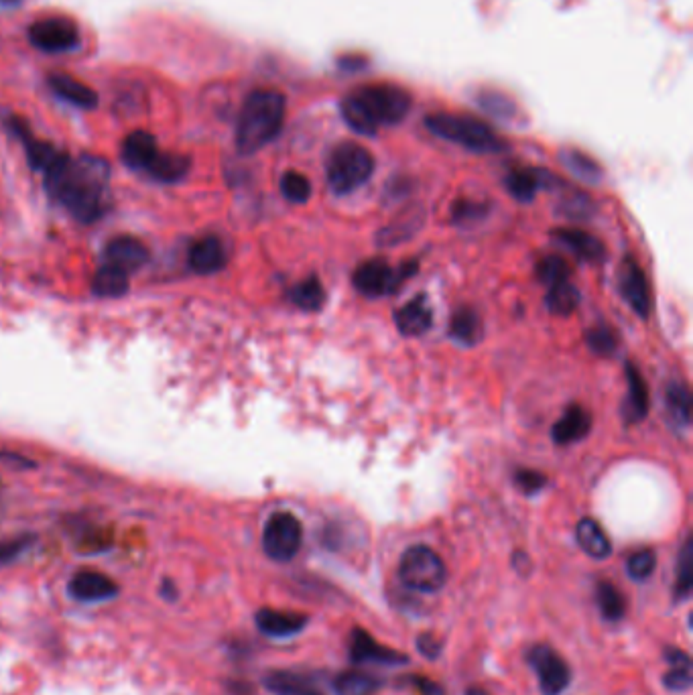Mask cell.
<instances>
[{
	"mask_svg": "<svg viewBox=\"0 0 693 695\" xmlns=\"http://www.w3.org/2000/svg\"><path fill=\"white\" fill-rule=\"evenodd\" d=\"M374 173V157L358 143L338 145L326 167L328 185L334 194L348 196L360 189Z\"/></svg>",
	"mask_w": 693,
	"mask_h": 695,
	"instance_id": "cell-5",
	"label": "cell"
},
{
	"mask_svg": "<svg viewBox=\"0 0 693 695\" xmlns=\"http://www.w3.org/2000/svg\"><path fill=\"white\" fill-rule=\"evenodd\" d=\"M580 301H582V295L570 281H559V283L551 285L547 295H545L547 309L553 315H559V318H567V315H572L578 309Z\"/></svg>",
	"mask_w": 693,
	"mask_h": 695,
	"instance_id": "cell-31",
	"label": "cell"
},
{
	"mask_svg": "<svg viewBox=\"0 0 693 695\" xmlns=\"http://www.w3.org/2000/svg\"><path fill=\"white\" fill-rule=\"evenodd\" d=\"M466 695H490V693L484 691L482 687H470V689L466 691Z\"/></svg>",
	"mask_w": 693,
	"mask_h": 695,
	"instance_id": "cell-48",
	"label": "cell"
},
{
	"mask_svg": "<svg viewBox=\"0 0 693 695\" xmlns=\"http://www.w3.org/2000/svg\"><path fill=\"white\" fill-rule=\"evenodd\" d=\"M423 214L419 210H407L403 216L393 220L385 230L378 232V244L393 246L399 242L409 240L421 226Z\"/></svg>",
	"mask_w": 693,
	"mask_h": 695,
	"instance_id": "cell-33",
	"label": "cell"
},
{
	"mask_svg": "<svg viewBox=\"0 0 693 695\" xmlns=\"http://www.w3.org/2000/svg\"><path fill=\"white\" fill-rule=\"evenodd\" d=\"M157 153H159L157 141L147 131L131 133L129 137L124 139V143L120 147V157H122L124 165L131 167V169H139V171H147V167L153 163Z\"/></svg>",
	"mask_w": 693,
	"mask_h": 695,
	"instance_id": "cell-22",
	"label": "cell"
},
{
	"mask_svg": "<svg viewBox=\"0 0 693 695\" xmlns=\"http://www.w3.org/2000/svg\"><path fill=\"white\" fill-rule=\"evenodd\" d=\"M289 301L307 313H315L326 305V289L318 277H307L289 289Z\"/></svg>",
	"mask_w": 693,
	"mask_h": 695,
	"instance_id": "cell-30",
	"label": "cell"
},
{
	"mask_svg": "<svg viewBox=\"0 0 693 695\" xmlns=\"http://www.w3.org/2000/svg\"><path fill=\"white\" fill-rule=\"evenodd\" d=\"M515 482L525 494H537L547 486V476L535 470H517L515 472Z\"/></svg>",
	"mask_w": 693,
	"mask_h": 695,
	"instance_id": "cell-45",
	"label": "cell"
},
{
	"mask_svg": "<svg viewBox=\"0 0 693 695\" xmlns=\"http://www.w3.org/2000/svg\"><path fill=\"white\" fill-rule=\"evenodd\" d=\"M281 194L291 204H305L311 198V183L299 171H287L281 177Z\"/></svg>",
	"mask_w": 693,
	"mask_h": 695,
	"instance_id": "cell-39",
	"label": "cell"
},
{
	"mask_svg": "<svg viewBox=\"0 0 693 695\" xmlns=\"http://www.w3.org/2000/svg\"><path fill=\"white\" fill-rule=\"evenodd\" d=\"M70 596L78 602H104L118 594V586L104 574L82 570L70 580Z\"/></svg>",
	"mask_w": 693,
	"mask_h": 695,
	"instance_id": "cell-19",
	"label": "cell"
},
{
	"mask_svg": "<svg viewBox=\"0 0 693 695\" xmlns=\"http://www.w3.org/2000/svg\"><path fill=\"white\" fill-rule=\"evenodd\" d=\"M263 685L273 695H324L309 679L293 671H269Z\"/></svg>",
	"mask_w": 693,
	"mask_h": 695,
	"instance_id": "cell-25",
	"label": "cell"
},
{
	"mask_svg": "<svg viewBox=\"0 0 693 695\" xmlns=\"http://www.w3.org/2000/svg\"><path fill=\"white\" fill-rule=\"evenodd\" d=\"M189 269L198 275H212L226 267L228 252L220 238L216 236H204L198 242L192 244L187 255Z\"/></svg>",
	"mask_w": 693,
	"mask_h": 695,
	"instance_id": "cell-15",
	"label": "cell"
},
{
	"mask_svg": "<svg viewBox=\"0 0 693 695\" xmlns=\"http://www.w3.org/2000/svg\"><path fill=\"white\" fill-rule=\"evenodd\" d=\"M433 324V309L425 295L413 297L409 303L395 311V326L401 336L417 338L423 336Z\"/></svg>",
	"mask_w": 693,
	"mask_h": 695,
	"instance_id": "cell-18",
	"label": "cell"
},
{
	"mask_svg": "<svg viewBox=\"0 0 693 695\" xmlns=\"http://www.w3.org/2000/svg\"><path fill=\"white\" fill-rule=\"evenodd\" d=\"M192 167V161L185 155L179 153H157V157L153 159V163L147 167V173L161 181V183H177L179 179H183Z\"/></svg>",
	"mask_w": 693,
	"mask_h": 695,
	"instance_id": "cell-29",
	"label": "cell"
},
{
	"mask_svg": "<svg viewBox=\"0 0 693 695\" xmlns=\"http://www.w3.org/2000/svg\"><path fill=\"white\" fill-rule=\"evenodd\" d=\"M693 588V543L691 537L685 539L681 551H679V559H677V578H675V600L683 602L689 598Z\"/></svg>",
	"mask_w": 693,
	"mask_h": 695,
	"instance_id": "cell-36",
	"label": "cell"
},
{
	"mask_svg": "<svg viewBox=\"0 0 693 695\" xmlns=\"http://www.w3.org/2000/svg\"><path fill=\"white\" fill-rule=\"evenodd\" d=\"M561 163L570 169L578 179H582L586 183H600L602 181L600 165L580 151H563Z\"/></svg>",
	"mask_w": 693,
	"mask_h": 695,
	"instance_id": "cell-38",
	"label": "cell"
},
{
	"mask_svg": "<svg viewBox=\"0 0 693 695\" xmlns=\"http://www.w3.org/2000/svg\"><path fill=\"white\" fill-rule=\"evenodd\" d=\"M348 657L354 665H362V663H378V665H403L409 661L407 655L385 647L381 643H376L366 630L362 628H354L350 633V645H348Z\"/></svg>",
	"mask_w": 693,
	"mask_h": 695,
	"instance_id": "cell-12",
	"label": "cell"
},
{
	"mask_svg": "<svg viewBox=\"0 0 693 695\" xmlns=\"http://www.w3.org/2000/svg\"><path fill=\"white\" fill-rule=\"evenodd\" d=\"M405 681L417 689L419 695H446V689L441 687L437 681H431L427 677L421 675H409L405 677Z\"/></svg>",
	"mask_w": 693,
	"mask_h": 695,
	"instance_id": "cell-46",
	"label": "cell"
},
{
	"mask_svg": "<svg viewBox=\"0 0 693 695\" xmlns=\"http://www.w3.org/2000/svg\"><path fill=\"white\" fill-rule=\"evenodd\" d=\"M626 383H628V395L622 405V417L628 425L639 423L649 415V389L643 381L639 368L633 362H626Z\"/></svg>",
	"mask_w": 693,
	"mask_h": 695,
	"instance_id": "cell-20",
	"label": "cell"
},
{
	"mask_svg": "<svg viewBox=\"0 0 693 695\" xmlns=\"http://www.w3.org/2000/svg\"><path fill=\"white\" fill-rule=\"evenodd\" d=\"M399 580L405 588L435 594L448 582L446 563L431 547L415 545L409 547L399 561Z\"/></svg>",
	"mask_w": 693,
	"mask_h": 695,
	"instance_id": "cell-6",
	"label": "cell"
},
{
	"mask_svg": "<svg viewBox=\"0 0 693 695\" xmlns=\"http://www.w3.org/2000/svg\"><path fill=\"white\" fill-rule=\"evenodd\" d=\"M576 539H578V545L582 547V551L586 555H590L592 559H606L612 553V543H610L608 535L604 533L600 523L590 519V517H586L578 523Z\"/></svg>",
	"mask_w": 693,
	"mask_h": 695,
	"instance_id": "cell-26",
	"label": "cell"
},
{
	"mask_svg": "<svg viewBox=\"0 0 693 695\" xmlns=\"http://www.w3.org/2000/svg\"><path fill=\"white\" fill-rule=\"evenodd\" d=\"M488 206L474 202V200H460L458 204H454L452 208V222L456 224H472L478 222L486 216Z\"/></svg>",
	"mask_w": 693,
	"mask_h": 695,
	"instance_id": "cell-42",
	"label": "cell"
},
{
	"mask_svg": "<svg viewBox=\"0 0 693 695\" xmlns=\"http://www.w3.org/2000/svg\"><path fill=\"white\" fill-rule=\"evenodd\" d=\"M667 411L675 427L687 429L691 425V395L689 389L679 381H673L667 387Z\"/></svg>",
	"mask_w": 693,
	"mask_h": 695,
	"instance_id": "cell-35",
	"label": "cell"
},
{
	"mask_svg": "<svg viewBox=\"0 0 693 695\" xmlns=\"http://www.w3.org/2000/svg\"><path fill=\"white\" fill-rule=\"evenodd\" d=\"M563 214H567L570 218H586L594 212L592 200L580 192H574L570 198H563Z\"/></svg>",
	"mask_w": 693,
	"mask_h": 695,
	"instance_id": "cell-44",
	"label": "cell"
},
{
	"mask_svg": "<svg viewBox=\"0 0 693 695\" xmlns=\"http://www.w3.org/2000/svg\"><path fill=\"white\" fill-rule=\"evenodd\" d=\"M332 687L336 695H374L383 687V679L358 669H348L336 675Z\"/></svg>",
	"mask_w": 693,
	"mask_h": 695,
	"instance_id": "cell-28",
	"label": "cell"
},
{
	"mask_svg": "<svg viewBox=\"0 0 693 695\" xmlns=\"http://www.w3.org/2000/svg\"><path fill=\"white\" fill-rule=\"evenodd\" d=\"M13 126H15V133L19 135V139L23 141L25 145V151H27V159H29V165L35 169V171H47L51 165H55L63 155V151L55 149L53 145L49 143H43V141H37L31 131L27 129V126L23 124V120L15 118L13 120Z\"/></svg>",
	"mask_w": 693,
	"mask_h": 695,
	"instance_id": "cell-23",
	"label": "cell"
},
{
	"mask_svg": "<svg viewBox=\"0 0 693 695\" xmlns=\"http://www.w3.org/2000/svg\"><path fill=\"white\" fill-rule=\"evenodd\" d=\"M592 429V415L582 405H570L553 425L551 437L557 446H570L584 439Z\"/></svg>",
	"mask_w": 693,
	"mask_h": 695,
	"instance_id": "cell-21",
	"label": "cell"
},
{
	"mask_svg": "<svg viewBox=\"0 0 693 695\" xmlns=\"http://www.w3.org/2000/svg\"><path fill=\"white\" fill-rule=\"evenodd\" d=\"M572 275V269L567 267V263L559 255H547L537 263V279L551 287L559 281H567Z\"/></svg>",
	"mask_w": 693,
	"mask_h": 695,
	"instance_id": "cell-40",
	"label": "cell"
},
{
	"mask_svg": "<svg viewBox=\"0 0 693 695\" xmlns=\"http://www.w3.org/2000/svg\"><path fill=\"white\" fill-rule=\"evenodd\" d=\"M49 86L61 100H66L78 108L92 110L98 106V94L90 86L78 82L68 74H51Z\"/></svg>",
	"mask_w": 693,
	"mask_h": 695,
	"instance_id": "cell-24",
	"label": "cell"
},
{
	"mask_svg": "<svg viewBox=\"0 0 693 695\" xmlns=\"http://www.w3.org/2000/svg\"><path fill=\"white\" fill-rule=\"evenodd\" d=\"M657 567V555L651 549H641L626 559V574L635 582H645L653 576Z\"/></svg>",
	"mask_w": 693,
	"mask_h": 695,
	"instance_id": "cell-41",
	"label": "cell"
},
{
	"mask_svg": "<svg viewBox=\"0 0 693 695\" xmlns=\"http://www.w3.org/2000/svg\"><path fill=\"white\" fill-rule=\"evenodd\" d=\"M419 653L427 659H435L439 655V643L433 639V635H421L417 641H415Z\"/></svg>",
	"mask_w": 693,
	"mask_h": 695,
	"instance_id": "cell-47",
	"label": "cell"
},
{
	"mask_svg": "<svg viewBox=\"0 0 693 695\" xmlns=\"http://www.w3.org/2000/svg\"><path fill=\"white\" fill-rule=\"evenodd\" d=\"M92 291L96 297H120L129 291V273L104 265L92 279Z\"/></svg>",
	"mask_w": 693,
	"mask_h": 695,
	"instance_id": "cell-34",
	"label": "cell"
},
{
	"mask_svg": "<svg viewBox=\"0 0 693 695\" xmlns=\"http://www.w3.org/2000/svg\"><path fill=\"white\" fill-rule=\"evenodd\" d=\"M29 41L45 53H68L80 45V29L68 17H47L29 27Z\"/></svg>",
	"mask_w": 693,
	"mask_h": 695,
	"instance_id": "cell-9",
	"label": "cell"
},
{
	"mask_svg": "<svg viewBox=\"0 0 693 695\" xmlns=\"http://www.w3.org/2000/svg\"><path fill=\"white\" fill-rule=\"evenodd\" d=\"M665 659L669 663V671L663 677V683L671 689V691H685L691 687V659L685 651L669 647L665 651Z\"/></svg>",
	"mask_w": 693,
	"mask_h": 695,
	"instance_id": "cell-32",
	"label": "cell"
},
{
	"mask_svg": "<svg viewBox=\"0 0 693 695\" xmlns=\"http://www.w3.org/2000/svg\"><path fill=\"white\" fill-rule=\"evenodd\" d=\"M108 181L110 165L94 155H63L45 171L47 194L82 224H92L104 214Z\"/></svg>",
	"mask_w": 693,
	"mask_h": 695,
	"instance_id": "cell-1",
	"label": "cell"
},
{
	"mask_svg": "<svg viewBox=\"0 0 693 695\" xmlns=\"http://www.w3.org/2000/svg\"><path fill=\"white\" fill-rule=\"evenodd\" d=\"M303 541V527L299 519L291 513H275L265 525L263 531V549L265 553L279 563L291 561Z\"/></svg>",
	"mask_w": 693,
	"mask_h": 695,
	"instance_id": "cell-8",
	"label": "cell"
},
{
	"mask_svg": "<svg viewBox=\"0 0 693 695\" xmlns=\"http://www.w3.org/2000/svg\"><path fill=\"white\" fill-rule=\"evenodd\" d=\"M596 602L598 608L602 612V616L610 622L622 620L626 614V600L622 596V592L610 584V582H600L596 588Z\"/></svg>",
	"mask_w": 693,
	"mask_h": 695,
	"instance_id": "cell-37",
	"label": "cell"
},
{
	"mask_svg": "<svg viewBox=\"0 0 693 695\" xmlns=\"http://www.w3.org/2000/svg\"><path fill=\"white\" fill-rule=\"evenodd\" d=\"M618 289L622 299L626 301V305H630L641 320H647L651 313V287L649 281L645 277V271L641 269V265L633 259L626 257L620 265L618 271Z\"/></svg>",
	"mask_w": 693,
	"mask_h": 695,
	"instance_id": "cell-11",
	"label": "cell"
},
{
	"mask_svg": "<svg viewBox=\"0 0 693 695\" xmlns=\"http://www.w3.org/2000/svg\"><path fill=\"white\" fill-rule=\"evenodd\" d=\"M450 338L460 346H476L482 338V320L472 307H460L450 322Z\"/></svg>",
	"mask_w": 693,
	"mask_h": 695,
	"instance_id": "cell-27",
	"label": "cell"
},
{
	"mask_svg": "<svg viewBox=\"0 0 693 695\" xmlns=\"http://www.w3.org/2000/svg\"><path fill=\"white\" fill-rule=\"evenodd\" d=\"M504 185H507L509 194L515 200L529 204L535 200L539 189H545L551 185H561V181L549 171H543L537 167H523V169H513L507 175V179H504Z\"/></svg>",
	"mask_w": 693,
	"mask_h": 695,
	"instance_id": "cell-14",
	"label": "cell"
},
{
	"mask_svg": "<svg viewBox=\"0 0 693 695\" xmlns=\"http://www.w3.org/2000/svg\"><path fill=\"white\" fill-rule=\"evenodd\" d=\"M149 261V248L133 236L112 238L104 246V265L116 267L124 273L139 271Z\"/></svg>",
	"mask_w": 693,
	"mask_h": 695,
	"instance_id": "cell-13",
	"label": "cell"
},
{
	"mask_svg": "<svg viewBox=\"0 0 693 695\" xmlns=\"http://www.w3.org/2000/svg\"><path fill=\"white\" fill-rule=\"evenodd\" d=\"M342 118L360 135H376L381 126L399 124L411 110V96L395 84H368L342 100Z\"/></svg>",
	"mask_w": 693,
	"mask_h": 695,
	"instance_id": "cell-2",
	"label": "cell"
},
{
	"mask_svg": "<svg viewBox=\"0 0 693 695\" xmlns=\"http://www.w3.org/2000/svg\"><path fill=\"white\" fill-rule=\"evenodd\" d=\"M553 240L567 248L572 252L574 257H578L580 261H586V263H598L604 259L606 255V248L602 244L600 238L584 232V230H578V228H555L551 232Z\"/></svg>",
	"mask_w": 693,
	"mask_h": 695,
	"instance_id": "cell-17",
	"label": "cell"
},
{
	"mask_svg": "<svg viewBox=\"0 0 693 695\" xmlns=\"http://www.w3.org/2000/svg\"><path fill=\"white\" fill-rule=\"evenodd\" d=\"M21 3V0H0V5H7V7H11V5H19Z\"/></svg>",
	"mask_w": 693,
	"mask_h": 695,
	"instance_id": "cell-49",
	"label": "cell"
},
{
	"mask_svg": "<svg viewBox=\"0 0 693 695\" xmlns=\"http://www.w3.org/2000/svg\"><path fill=\"white\" fill-rule=\"evenodd\" d=\"M287 112L285 96L279 90L263 88L250 92L242 104L236 124V147L242 155H252L277 139Z\"/></svg>",
	"mask_w": 693,
	"mask_h": 695,
	"instance_id": "cell-3",
	"label": "cell"
},
{
	"mask_svg": "<svg viewBox=\"0 0 693 695\" xmlns=\"http://www.w3.org/2000/svg\"><path fill=\"white\" fill-rule=\"evenodd\" d=\"M425 126L435 137L456 143L474 153H498L504 149L502 141L486 122L468 114L435 112L425 118Z\"/></svg>",
	"mask_w": 693,
	"mask_h": 695,
	"instance_id": "cell-4",
	"label": "cell"
},
{
	"mask_svg": "<svg viewBox=\"0 0 693 695\" xmlns=\"http://www.w3.org/2000/svg\"><path fill=\"white\" fill-rule=\"evenodd\" d=\"M586 340H588L590 350L596 352L598 356H610V354H614V350L618 346L616 334L612 330H608V328H594V330H590Z\"/></svg>",
	"mask_w": 693,
	"mask_h": 695,
	"instance_id": "cell-43",
	"label": "cell"
},
{
	"mask_svg": "<svg viewBox=\"0 0 693 695\" xmlns=\"http://www.w3.org/2000/svg\"><path fill=\"white\" fill-rule=\"evenodd\" d=\"M415 273H417V263H407V265H401L399 269H393L383 259H372V261L362 263L354 271L352 285L364 297L376 299V297L397 293L401 289L403 281H407Z\"/></svg>",
	"mask_w": 693,
	"mask_h": 695,
	"instance_id": "cell-7",
	"label": "cell"
},
{
	"mask_svg": "<svg viewBox=\"0 0 693 695\" xmlns=\"http://www.w3.org/2000/svg\"><path fill=\"white\" fill-rule=\"evenodd\" d=\"M527 663L533 667L539 679V689L543 695H559L567 689L572 679V671L563 657L549 645H535L527 651Z\"/></svg>",
	"mask_w": 693,
	"mask_h": 695,
	"instance_id": "cell-10",
	"label": "cell"
},
{
	"mask_svg": "<svg viewBox=\"0 0 693 695\" xmlns=\"http://www.w3.org/2000/svg\"><path fill=\"white\" fill-rule=\"evenodd\" d=\"M255 622L265 637L287 639V637H295L301 633V630L307 626V616L301 612L263 608L257 612Z\"/></svg>",
	"mask_w": 693,
	"mask_h": 695,
	"instance_id": "cell-16",
	"label": "cell"
}]
</instances>
